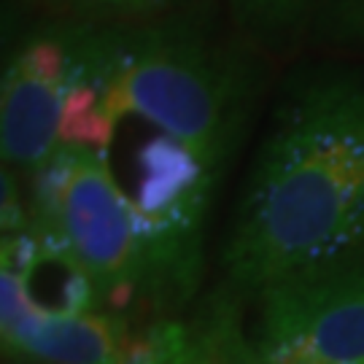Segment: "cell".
<instances>
[{
    "instance_id": "277c9868",
    "label": "cell",
    "mask_w": 364,
    "mask_h": 364,
    "mask_svg": "<svg viewBox=\"0 0 364 364\" xmlns=\"http://www.w3.org/2000/svg\"><path fill=\"white\" fill-rule=\"evenodd\" d=\"M257 346L270 364H364V267L267 289Z\"/></svg>"
},
{
    "instance_id": "9c48e42d",
    "label": "cell",
    "mask_w": 364,
    "mask_h": 364,
    "mask_svg": "<svg viewBox=\"0 0 364 364\" xmlns=\"http://www.w3.org/2000/svg\"><path fill=\"white\" fill-rule=\"evenodd\" d=\"M311 0H237L240 11L257 27H284L297 19Z\"/></svg>"
},
{
    "instance_id": "3957f363",
    "label": "cell",
    "mask_w": 364,
    "mask_h": 364,
    "mask_svg": "<svg viewBox=\"0 0 364 364\" xmlns=\"http://www.w3.org/2000/svg\"><path fill=\"white\" fill-rule=\"evenodd\" d=\"M33 176L30 227L84 270L97 311L124 313L146 294L181 291L103 151L63 144Z\"/></svg>"
},
{
    "instance_id": "52a82bcc",
    "label": "cell",
    "mask_w": 364,
    "mask_h": 364,
    "mask_svg": "<svg viewBox=\"0 0 364 364\" xmlns=\"http://www.w3.org/2000/svg\"><path fill=\"white\" fill-rule=\"evenodd\" d=\"M195 326L203 346V364H270L259 346L243 335L230 299H216Z\"/></svg>"
},
{
    "instance_id": "30bf717a",
    "label": "cell",
    "mask_w": 364,
    "mask_h": 364,
    "mask_svg": "<svg viewBox=\"0 0 364 364\" xmlns=\"http://www.w3.org/2000/svg\"><path fill=\"white\" fill-rule=\"evenodd\" d=\"M30 224L25 221V210H22V200L16 192V181L9 176V170H3V232H22Z\"/></svg>"
},
{
    "instance_id": "8fae6325",
    "label": "cell",
    "mask_w": 364,
    "mask_h": 364,
    "mask_svg": "<svg viewBox=\"0 0 364 364\" xmlns=\"http://www.w3.org/2000/svg\"><path fill=\"white\" fill-rule=\"evenodd\" d=\"M95 9H111V11H141L146 6H154L151 0H87Z\"/></svg>"
},
{
    "instance_id": "8992f818",
    "label": "cell",
    "mask_w": 364,
    "mask_h": 364,
    "mask_svg": "<svg viewBox=\"0 0 364 364\" xmlns=\"http://www.w3.org/2000/svg\"><path fill=\"white\" fill-rule=\"evenodd\" d=\"M135 335L138 329L124 313H33L3 329V351L38 364H124Z\"/></svg>"
},
{
    "instance_id": "7c38bea8",
    "label": "cell",
    "mask_w": 364,
    "mask_h": 364,
    "mask_svg": "<svg viewBox=\"0 0 364 364\" xmlns=\"http://www.w3.org/2000/svg\"><path fill=\"white\" fill-rule=\"evenodd\" d=\"M3 364H38V362H30V359H19V356H6Z\"/></svg>"
},
{
    "instance_id": "6da1fadb",
    "label": "cell",
    "mask_w": 364,
    "mask_h": 364,
    "mask_svg": "<svg viewBox=\"0 0 364 364\" xmlns=\"http://www.w3.org/2000/svg\"><path fill=\"white\" fill-rule=\"evenodd\" d=\"M224 267L257 294L364 267V76L316 84L278 117L248 173Z\"/></svg>"
},
{
    "instance_id": "4fadbf2b",
    "label": "cell",
    "mask_w": 364,
    "mask_h": 364,
    "mask_svg": "<svg viewBox=\"0 0 364 364\" xmlns=\"http://www.w3.org/2000/svg\"><path fill=\"white\" fill-rule=\"evenodd\" d=\"M151 3H154V6H156V3H162V0H151Z\"/></svg>"
},
{
    "instance_id": "ba28073f",
    "label": "cell",
    "mask_w": 364,
    "mask_h": 364,
    "mask_svg": "<svg viewBox=\"0 0 364 364\" xmlns=\"http://www.w3.org/2000/svg\"><path fill=\"white\" fill-rule=\"evenodd\" d=\"M124 364H203L197 326L173 318H156L141 326Z\"/></svg>"
},
{
    "instance_id": "7a4b0ae2",
    "label": "cell",
    "mask_w": 364,
    "mask_h": 364,
    "mask_svg": "<svg viewBox=\"0 0 364 364\" xmlns=\"http://www.w3.org/2000/svg\"><path fill=\"white\" fill-rule=\"evenodd\" d=\"M68 60L114 130L122 119H141L219 170L232 138L235 92L208 49L176 30L105 33L68 41Z\"/></svg>"
},
{
    "instance_id": "5b68a950",
    "label": "cell",
    "mask_w": 364,
    "mask_h": 364,
    "mask_svg": "<svg viewBox=\"0 0 364 364\" xmlns=\"http://www.w3.org/2000/svg\"><path fill=\"white\" fill-rule=\"evenodd\" d=\"M68 41L38 36L11 57L3 73L0 141L16 168H43L60 149V119L68 87Z\"/></svg>"
}]
</instances>
